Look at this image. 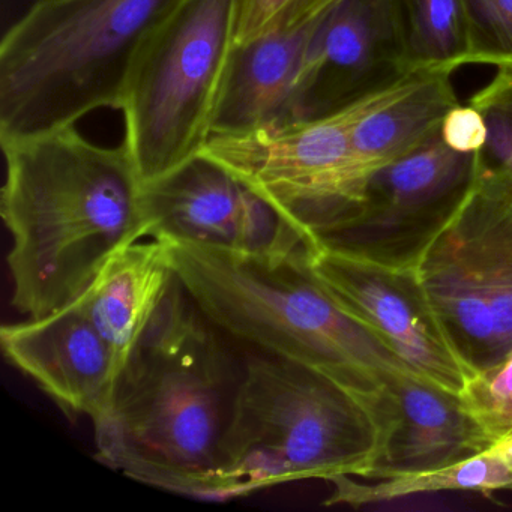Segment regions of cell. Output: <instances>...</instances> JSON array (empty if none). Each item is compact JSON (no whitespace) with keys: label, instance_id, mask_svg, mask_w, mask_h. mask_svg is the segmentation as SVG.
Instances as JSON below:
<instances>
[{"label":"cell","instance_id":"d6986e66","mask_svg":"<svg viewBox=\"0 0 512 512\" xmlns=\"http://www.w3.org/2000/svg\"><path fill=\"white\" fill-rule=\"evenodd\" d=\"M412 71H451L466 65L463 0H398Z\"/></svg>","mask_w":512,"mask_h":512},{"label":"cell","instance_id":"cb8c5ba5","mask_svg":"<svg viewBox=\"0 0 512 512\" xmlns=\"http://www.w3.org/2000/svg\"><path fill=\"white\" fill-rule=\"evenodd\" d=\"M500 173H502V172H500ZM503 175H505V173H503ZM506 176H508V175H506ZM508 178L511 179V181H512V176H508Z\"/></svg>","mask_w":512,"mask_h":512},{"label":"cell","instance_id":"30bf717a","mask_svg":"<svg viewBox=\"0 0 512 512\" xmlns=\"http://www.w3.org/2000/svg\"><path fill=\"white\" fill-rule=\"evenodd\" d=\"M148 238L245 256L281 257L313 239L205 154L143 185Z\"/></svg>","mask_w":512,"mask_h":512},{"label":"cell","instance_id":"277c9868","mask_svg":"<svg viewBox=\"0 0 512 512\" xmlns=\"http://www.w3.org/2000/svg\"><path fill=\"white\" fill-rule=\"evenodd\" d=\"M397 425L392 392L359 394L322 371L250 353L211 499L335 476L370 478Z\"/></svg>","mask_w":512,"mask_h":512},{"label":"cell","instance_id":"6da1fadb","mask_svg":"<svg viewBox=\"0 0 512 512\" xmlns=\"http://www.w3.org/2000/svg\"><path fill=\"white\" fill-rule=\"evenodd\" d=\"M176 275L92 421L97 458L161 490L211 499L244 361Z\"/></svg>","mask_w":512,"mask_h":512},{"label":"cell","instance_id":"e0dca14e","mask_svg":"<svg viewBox=\"0 0 512 512\" xmlns=\"http://www.w3.org/2000/svg\"><path fill=\"white\" fill-rule=\"evenodd\" d=\"M451 77V71H418L362 116L353 128L352 157L367 184L377 170L439 136L446 116L460 104Z\"/></svg>","mask_w":512,"mask_h":512},{"label":"cell","instance_id":"ffe728a7","mask_svg":"<svg viewBox=\"0 0 512 512\" xmlns=\"http://www.w3.org/2000/svg\"><path fill=\"white\" fill-rule=\"evenodd\" d=\"M458 395L491 442L512 436V347L475 370Z\"/></svg>","mask_w":512,"mask_h":512},{"label":"cell","instance_id":"7402d4cb","mask_svg":"<svg viewBox=\"0 0 512 512\" xmlns=\"http://www.w3.org/2000/svg\"><path fill=\"white\" fill-rule=\"evenodd\" d=\"M467 19L466 65L512 70V0H463Z\"/></svg>","mask_w":512,"mask_h":512},{"label":"cell","instance_id":"52a82bcc","mask_svg":"<svg viewBox=\"0 0 512 512\" xmlns=\"http://www.w3.org/2000/svg\"><path fill=\"white\" fill-rule=\"evenodd\" d=\"M413 74L332 115L212 136L202 154L238 176L313 241L334 238L358 217L367 188L353 166V128Z\"/></svg>","mask_w":512,"mask_h":512},{"label":"cell","instance_id":"603a6c76","mask_svg":"<svg viewBox=\"0 0 512 512\" xmlns=\"http://www.w3.org/2000/svg\"><path fill=\"white\" fill-rule=\"evenodd\" d=\"M442 137L446 145L464 154H476L484 148L487 140V127L484 118L475 107L461 106L446 116L442 125Z\"/></svg>","mask_w":512,"mask_h":512},{"label":"cell","instance_id":"44dd1931","mask_svg":"<svg viewBox=\"0 0 512 512\" xmlns=\"http://www.w3.org/2000/svg\"><path fill=\"white\" fill-rule=\"evenodd\" d=\"M343 0H241L236 44L293 34L322 22Z\"/></svg>","mask_w":512,"mask_h":512},{"label":"cell","instance_id":"3957f363","mask_svg":"<svg viewBox=\"0 0 512 512\" xmlns=\"http://www.w3.org/2000/svg\"><path fill=\"white\" fill-rule=\"evenodd\" d=\"M169 245L176 275L197 308L251 353L307 365L373 398L389 397L395 377L418 374L317 280L308 247L260 257Z\"/></svg>","mask_w":512,"mask_h":512},{"label":"cell","instance_id":"5bb4252c","mask_svg":"<svg viewBox=\"0 0 512 512\" xmlns=\"http://www.w3.org/2000/svg\"><path fill=\"white\" fill-rule=\"evenodd\" d=\"M319 23L293 34L235 44L212 136L251 133L296 121L299 74Z\"/></svg>","mask_w":512,"mask_h":512},{"label":"cell","instance_id":"2e32d148","mask_svg":"<svg viewBox=\"0 0 512 512\" xmlns=\"http://www.w3.org/2000/svg\"><path fill=\"white\" fill-rule=\"evenodd\" d=\"M175 281L169 242L146 238L115 254L77 299L115 353L119 368Z\"/></svg>","mask_w":512,"mask_h":512},{"label":"cell","instance_id":"9c48e42d","mask_svg":"<svg viewBox=\"0 0 512 512\" xmlns=\"http://www.w3.org/2000/svg\"><path fill=\"white\" fill-rule=\"evenodd\" d=\"M307 262L338 304L413 371L460 394L475 370L455 346L415 265L380 262L326 239L308 245Z\"/></svg>","mask_w":512,"mask_h":512},{"label":"cell","instance_id":"5b68a950","mask_svg":"<svg viewBox=\"0 0 512 512\" xmlns=\"http://www.w3.org/2000/svg\"><path fill=\"white\" fill-rule=\"evenodd\" d=\"M184 0H37L0 44V145L121 110L131 73Z\"/></svg>","mask_w":512,"mask_h":512},{"label":"cell","instance_id":"7a4b0ae2","mask_svg":"<svg viewBox=\"0 0 512 512\" xmlns=\"http://www.w3.org/2000/svg\"><path fill=\"white\" fill-rule=\"evenodd\" d=\"M2 149L11 304L22 316H46L76 302L115 254L148 238L143 182L125 143L104 148L76 127Z\"/></svg>","mask_w":512,"mask_h":512},{"label":"cell","instance_id":"7c38bea8","mask_svg":"<svg viewBox=\"0 0 512 512\" xmlns=\"http://www.w3.org/2000/svg\"><path fill=\"white\" fill-rule=\"evenodd\" d=\"M413 73L398 0H343L308 44L296 88V121L340 112Z\"/></svg>","mask_w":512,"mask_h":512},{"label":"cell","instance_id":"8fae6325","mask_svg":"<svg viewBox=\"0 0 512 512\" xmlns=\"http://www.w3.org/2000/svg\"><path fill=\"white\" fill-rule=\"evenodd\" d=\"M476 176V154L431 139L373 173L358 217L326 241L380 262L415 265L437 230L458 208Z\"/></svg>","mask_w":512,"mask_h":512},{"label":"cell","instance_id":"8992f818","mask_svg":"<svg viewBox=\"0 0 512 512\" xmlns=\"http://www.w3.org/2000/svg\"><path fill=\"white\" fill-rule=\"evenodd\" d=\"M241 0H184L140 55L121 110L143 185L202 154L236 44Z\"/></svg>","mask_w":512,"mask_h":512},{"label":"cell","instance_id":"4fadbf2b","mask_svg":"<svg viewBox=\"0 0 512 512\" xmlns=\"http://www.w3.org/2000/svg\"><path fill=\"white\" fill-rule=\"evenodd\" d=\"M5 359L71 419L98 418L118 374V361L79 302L0 329Z\"/></svg>","mask_w":512,"mask_h":512},{"label":"cell","instance_id":"9a60e30c","mask_svg":"<svg viewBox=\"0 0 512 512\" xmlns=\"http://www.w3.org/2000/svg\"><path fill=\"white\" fill-rule=\"evenodd\" d=\"M389 389L397 425L373 475L385 470L437 469L479 454L493 443L464 410L460 395L418 374L395 377Z\"/></svg>","mask_w":512,"mask_h":512},{"label":"cell","instance_id":"ac0fdd59","mask_svg":"<svg viewBox=\"0 0 512 512\" xmlns=\"http://www.w3.org/2000/svg\"><path fill=\"white\" fill-rule=\"evenodd\" d=\"M326 482L334 487L326 505L355 508L442 491H512V436L496 440L479 454L437 469L385 470L368 478V482L349 475L335 476Z\"/></svg>","mask_w":512,"mask_h":512},{"label":"cell","instance_id":"ba28073f","mask_svg":"<svg viewBox=\"0 0 512 512\" xmlns=\"http://www.w3.org/2000/svg\"><path fill=\"white\" fill-rule=\"evenodd\" d=\"M473 370L512 347V181L476 163L472 187L415 263Z\"/></svg>","mask_w":512,"mask_h":512}]
</instances>
